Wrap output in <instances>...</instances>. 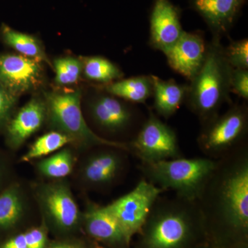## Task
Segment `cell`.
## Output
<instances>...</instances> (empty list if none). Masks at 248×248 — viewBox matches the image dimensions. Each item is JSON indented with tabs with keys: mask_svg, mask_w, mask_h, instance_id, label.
<instances>
[{
	"mask_svg": "<svg viewBox=\"0 0 248 248\" xmlns=\"http://www.w3.org/2000/svg\"><path fill=\"white\" fill-rule=\"evenodd\" d=\"M205 228L244 241L248 229V142L217 160L197 200Z\"/></svg>",
	"mask_w": 248,
	"mask_h": 248,
	"instance_id": "obj_1",
	"label": "cell"
},
{
	"mask_svg": "<svg viewBox=\"0 0 248 248\" xmlns=\"http://www.w3.org/2000/svg\"><path fill=\"white\" fill-rule=\"evenodd\" d=\"M205 228L197 201L160 195L140 232L143 248H184Z\"/></svg>",
	"mask_w": 248,
	"mask_h": 248,
	"instance_id": "obj_2",
	"label": "cell"
},
{
	"mask_svg": "<svg viewBox=\"0 0 248 248\" xmlns=\"http://www.w3.org/2000/svg\"><path fill=\"white\" fill-rule=\"evenodd\" d=\"M221 40V37H213L208 42L203 66L187 85L184 103L202 125L219 115L225 103L232 104L231 79L233 68L226 60Z\"/></svg>",
	"mask_w": 248,
	"mask_h": 248,
	"instance_id": "obj_3",
	"label": "cell"
},
{
	"mask_svg": "<svg viewBox=\"0 0 248 248\" xmlns=\"http://www.w3.org/2000/svg\"><path fill=\"white\" fill-rule=\"evenodd\" d=\"M81 89L45 93L46 120L50 128L66 135L71 143L84 149L113 147L130 153L128 143L107 140L90 128L81 111Z\"/></svg>",
	"mask_w": 248,
	"mask_h": 248,
	"instance_id": "obj_4",
	"label": "cell"
},
{
	"mask_svg": "<svg viewBox=\"0 0 248 248\" xmlns=\"http://www.w3.org/2000/svg\"><path fill=\"white\" fill-rule=\"evenodd\" d=\"M217 160L208 157L164 160L154 163H141L143 179L186 200L197 201L214 169Z\"/></svg>",
	"mask_w": 248,
	"mask_h": 248,
	"instance_id": "obj_5",
	"label": "cell"
},
{
	"mask_svg": "<svg viewBox=\"0 0 248 248\" xmlns=\"http://www.w3.org/2000/svg\"><path fill=\"white\" fill-rule=\"evenodd\" d=\"M247 104H231L223 115H218L202 125L197 142L207 157L218 160L247 142Z\"/></svg>",
	"mask_w": 248,
	"mask_h": 248,
	"instance_id": "obj_6",
	"label": "cell"
},
{
	"mask_svg": "<svg viewBox=\"0 0 248 248\" xmlns=\"http://www.w3.org/2000/svg\"><path fill=\"white\" fill-rule=\"evenodd\" d=\"M129 152L141 163H154L184 156L175 130L150 110L148 117L128 142Z\"/></svg>",
	"mask_w": 248,
	"mask_h": 248,
	"instance_id": "obj_7",
	"label": "cell"
},
{
	"mask_svg": "<svg viewBox=\"0 0 248 248\" xmlns=\"http://www.w3.org/2000/svg\"><path fill=\"white\" fill-rule=\"evenodd\" d=\"M165 192L142 179L133 190L105 206L118 222L128 244L134 235L141 231L158 197Z\"/></svg>",
	"mask_w": 248,
	"mask_h": 248,
	"instance_id": "obj_8",
	"label": "cell"
},
{
	"mask_svg": "<svg viewBox=\"0 0 248 248\" xmlns=\"http://www.w3.org/2000/svg\"><path fill=\"white\" fill-rule=\"evenodd\" d=\"M35 196L44 216L60 231H71L83 219L66 182L58 181L41 184L36 188Z\"/></svg>",
	"mask_w": 248,
	"mask_h": 248,
	"instance_id": "obj_9",
	"label": "cell"
},
{
	"mask_svg": "<svg viewBox=\"0 0 248 248\" xmlns=\"http://www.w3.org/2000/svg\"><path fill=\"white\" fill-rule=\"evenodd\" d=\"M128 152L113 147H99L86 158L80 178L90 189L104 190L112 187L124 176L128 167Z\"/></svg>",
	"mask_w": 248,
	"mask_h": 248,
	"instance_id": "obj_10",
	"label": "cell"
},
{
	"mask_svg": "<svg viewBox=\"0 0 248 248\" xmlns=\"http://www.w3.org/2000/svg\"><path fill=\"white\" fill-rule=\"evenodd\" d=\"M106 93L93 97L89 105L90 115L98 128L113 135L141 128L145 120L140 111L130 102Z\"/></svg>",
	"mask_w": 248,
	"mask_h": 248,
	"instance_id": "obj_11",
	"label": "cell"
},
{
	"mask_svg": "<svg viewBox=\"0 0 248 248\" xmlns=\"http://www.w3.org/2000/svg\"><path fill=\"white\" fill-rule=\"evenodd\" d=\"M42 62L19 55L0 54V86L19 96L38 89L43 82Z\"/></svg>",
	"mask_w": 248,
	"mask_h": 248,
	"instance_id": "obj_12",
	"label": "cell"
},
{
	"mask_svg": "<svg viewBox=\"0 0 248 248\" xmlns=\"http://www.w3.org/2000/svg\"><path fill=\"white\" fill-rule=\"evenodd\" d=\"M208 45L202 32L184 31L175 45L164 55L173 71L190 81L203 66Z\"/></svg>",
	"mask_w": 248,
	"mask_h": 248,
	"instance_id": "obj_13",
	"label": "cell"
},
{
	"mask_svg": "<svg viewBox=\"0 0 248 248\" xmlns=\"http://www.w3.org/2000/svg\"><path fill=\"white\" fill-rule=\"evenodd\" d=\"M184 32L179 9L170 0H154L150 17L149 45L166 53Z\"/></svg>",
	"mask_w": 248,
	"mask_h": 248,
	"instance_id": "obj_14",
	"label": "cell"
},
{
	"mask_svg": "<svg viewBox=\"0 0 248 248\" xmlns=\"http://www.w3.org/2000/svg\"><path fill=\"white\" fill-rule=\"evenodd\" d=\"M246 2V0H190V5L203 18L213 37L221 38L234 26Z\"/></svg>",
	"mask_w": 248,
	"mask_h": 248,
	"instance_id": "obj_15",
	"label": "cell"
},
{
	"mask_svg": "<svg viewBox=\"0 0 248 248\" xmlns=\"http://www.w3.org/2000/svg\"><path fill=\"white\" fill-rule=\"evenodd\" d=\"M46 120L45 99L33 97L20 109L6 125L7 143L13 149H17L36 132Z\"/></svg>",
	"mask_w": 248,
	"mask_h": 248,
	"instance_id": "obj_16",
	"label": "cell"
},
{
	"mask_svg": "<svg viewBox=\"0 0 248 248\" xmlns=\"http://www.w3.org/2000/svg\"><path fill=\"white\" fill-rule=\"evenodd\" d=\"M82 220L86 231L94 239L108 244L128 246L120 224L105 206L89 203Z\"/></svg>",
	"mask_w": 248,
	"mask_h": 248,
	"instance_id": "obj_17",
	"label": "cell"
},
{
	"mask_svg": "<svg viewBox=\"0 0 248 248\" xmlns=\"http://www.w3.org/2000/svg\"><path fill=\"white\" fill-rule=\"evenodd\" d=\"M154 99L153 109L158 117L168 119L172 117L184 104L187 85L178 84L174 79L164 80L153 76Z\"/></svg>",
	"mask_w": 248,
	"mask_h": 248,
	"instance_id": "obj_18",
	"label": "cell"
},
{
	"mask_svg": "<svg viewBox=\"0 0 248 248\" xmlns=\"http://www.w3.org/2000/svg\"><path fill=\"white\" fill-rule=\"evenodd\" d=\"M106 92L133 104H145L153 96L151 76H139L119 79L104 86Z\"/></svg>",
	"mask_w": 248,
	"mask_h": 248,
	"instance_id": "obj_19",
	"label": "cell"
},
{
	"mask_svg": "<svg viewBox=\"0 0 248 248\" xmlns=\"http://www.w3.org/2000/svg\"><path fill=\"white\" fill-rule=\"evenodd\" d=\"M0 37L5 45L14 49L19 55L51 65L43 45L34 36L14 30L2 24L0 28Z\"/></svg>",
	"mask_w": 248,
	"mask_h": 248,
	"instance_id": "obj_20",
	"label": "cell"
},
{
	"mask_svg": "<svg viewBox=\"0 0 248 248\" xmlns=\"http://www.w3.org/2000/svg\"><path fill=\"white\" fill-rule=\"evenodd\" d=\"M27 200L18 186H12L0 195V228L17 224L27 211Z\"/></svg>",
	"mask_w": 248,
	"mask_h": 248,
	"instance_id": "obj_21",
	"label": "cell"
},
{
	"mask_svg": "<svg viewBox=\"0 0 248 248\" xmlns=\"http://www.w3.org/2000/svg\"><path fill=\"white\" fill-rule=\"evenodd\" d=\"M75 164L74 153L69 148H65L39 161L37 169L43 177L60 179L67 177L73 172Z\"/></svg>",
	"mask_w": 248,
	"mask_h": 248,
	"instance_id": "obj_22",
	"label": "cell"
},
{
	"mask_svg": "<svg viewBox=\"0 0 248 248\" xmlns=\"http://www.w3.org/2000/svg\"><path fill=\"white\" fill-rule=\"evenodd\" d=\"M82 62L83 73L91 81L106 85L122 79L124 77L120 67L103 57H89L84 58Z\"/></svg>",
	"mask_w": 248,
	"mask_h": 248,
	"instance_id": "obj_23",
	"label": "cell"
},
{
	"mask_svg": "<svg viewBox=\"0 0 248 248\" xmlns=\"http://www.w3.org/2000/svg\"><path fill=\"white\" fill-rule=\"evenodd\" d=\"M69 143H71V140L66 135L53 130L37 139L22 156V161L27 162L40 159L59 151Z\"/></svg>",
	"mask_w": 248,
	"mask_h": 248,
	"instance_id": "obj_24",
	"label": "cell"
},
{
	"mask_svg": "<svg viewBox=\"0 0 248 248\" xmlns=\"http://www.w3.org/2000/svg\"><path fill=\"white\" fill-rule=\"evenodd\" d=\"M53 68L55 83L59 86H68L78 83L83 72V62L72 57L58 58L54 61Z\"/></svg>",
	"mask_w": 248,
	"mask_h": 248,
	"instance_id": "obj_25",
	"label": "cell"
},
{
	"mask_svg": "<svg viewBox=\"0 0 248 248\" xmlns=\"http://www.w3.org/2000/svg\"><path fill=\"white\" fill-rule=\"evenodd\" d=\"M224 55L232 68L248 69V40L232 41L224 46Z\"/></svg>",
	"mask_w": 248,
	"mask_h": 248,
	"instance_id": "obj_26",
	"label": "cell"
},
{
	"mask_svg": "<svg viewBox=\"0 0 248 248\" xmlns=\"http://www.w3.org/2000/svg\"><path fill=\"white\" fill-rule=\"evenodd\" d=\"M18 97L0 86V128L7 125L16 108Z\"/></svg>",
	"mask_w": 248,
	"mask_h": 248,
	"instance_id": "obj_27",
	"label": "cell"
},
{
	"mask_svg": "<svg viewBox=\"0 0 248 248\" xmlns=\"http://www.w3.org/2000/svg\"><path fill=\"white\" fill-rule=\"evenodd\" d=\"M231 93L244 100L248 99V69L233 68L231 79Z\"/></svg>",
	"mask_w": 248,
	"mask_h": 248,
	"instance_id": "obj_28",
	"label": "cell"
},
{
	"mask_svg": "<svg viewBox=\"0 0 248 248\" xmlns=\"http://www.w3.org/2000/svg\"><path fill=\"white\" fill-rule=\"evenodd\" d=\"M28 248H45L46 234L43 228H37L24 233Z\"/></svg>",
	"mask_w": 248,
	"mask_h": 248,
	"instance_id": "obj_29",
	"label": "cell"
},
{
	"mask_svg": "<svg viewBox=\"0 0 248 248\" xmlns=\"http://www.w3.org/2000/svg\"><path fill=\"white\" fill-rule=\"evenodd\" d=\"M2 248H28L24 234L17 235L10 239L3 246Z\"/></svg>",
	"mask_w": 248,
	"mask_h": 248,
	"instance_id": "obj_30",
	"label": "cell"
},
{
	"mask_svg": "<svg viewBox=\"0 0 248 248\" xmlns=\"http://www.w3.org/2000/svg\"><path fill=\"white\" fill-rule=\"evenodd\" d=\"M50 248H84L82 244L73 241H63L53 245Z\"/></svg>",
	"mask_w": 248,
	"mask_h": 248,
	"instance_id": "obj_31",
	"label": "cell"
},
{
	"mask_svg": "<svg viewBox=\"0 0 248 248\" xmlns=\"http://www.w3.org/2000/svg\"><path fill=\"white\" fill-rule=\"evenodd\" d=\"M103 248L99 247V248Z\"/></svg>",
	"mask_w": 248,
	"mask_h": 248,
	"instance_id": "obj_32",
	"label": "cell"
}]
</instances>
